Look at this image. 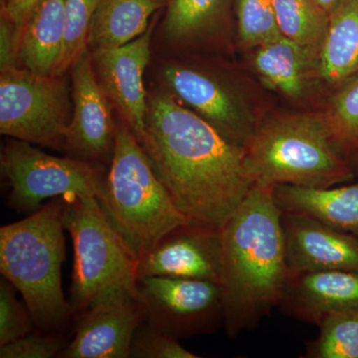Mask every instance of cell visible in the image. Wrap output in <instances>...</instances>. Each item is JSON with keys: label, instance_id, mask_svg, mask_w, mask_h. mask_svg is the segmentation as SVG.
Instances as JSON below:
<instances>
[{"label": "cell", "instance_id": "7", "mask_svg": "<svg viewBox=\"0 0 358 358\" xmlns=\"http://www.w3.org/2000/svg\"><path fill=\"white\" fill-rule=\"evenodd\" d=\"M1 171L10 185L9 206L29 214L48 199L91 195L100 199L107 178L98 162L53 157L20 140L8 141L4 147Z\"/></svg>", "mask_w": 358, "mask_h": 358}, {"label": "cell", "instance_id": "11", "mask_svg": "<svg viewBox=\"0 0 358 358\" xmlns=\"http://www.w3.org/2000/svg\"><path fill=\"white\" fill-rule=\"evenodd\" d=\"M162 77L173 96L211 124L224 138L244 148L255 129L243 103L211 74L188 66L171 64Z\"/></svg>", "mask_w": 358, "mask_h": 358}, {"label": "cell", "instance_id": "3", "mask_svg": "<svg viewBox=\"0 0 358 358\" xmlns=\"http://www.w3.org/2000/svg\"><path fill=\"white\" fill-rule=\"evenodd\" d=\"M64 197L0 228V272L22 296L35 326L56 331L75 317L61 282L65 259Z\"/></svg>", "mask_w": 358, "mask_h": 358}, {"label": "cell", "instance_id": "32", "mask_svg": "<svg viewBox=\"0 0 358 358\" xmlns=\"http://www.w3.org/2000/svg\"><path fill=\"white\" fill-rule=\"evenodd\" d=\"M38 0H8L1 13H6L23 33L26 22Z\"/></svg>", "mask_w": 358, "mask_h": 358}, {"label": "cell", "instance_id": "26", "mask_svg": "<svg viewBox=\"0 0 358 358\" xmlns=\"http://www.w3.org/2000/svg\"><path fill=\"white\" fill-rule=\"evenodd\" d=\"M101 0H66L62 47L54 76L63 74L88 50L90 27Z\"/></svg>", "mask_w": 358, "mask_h": 358}, {"label": "cell", "instance_id": "22", "mask_svg": "<svg viewBox=\"0 0 358 358\" xmlns=\"http://www.w3.org/2000/svg\"><path fill=\"white\" fill-rule=\"evenodd\" d=\"M272 3L282 36L307 49L317 60L329 14L313 0H272Z\"/></svg>", "mask_w": 358, "mask_h": 358}, {"label": "cell", "instance_id": "17", "mask_svg": "<svg viewBox=\"0 0 358 358\" xmlns=\"http://www.w3.org/2000/svg\"><path fill=\"white\" fill-rule=\"evenodd\" d=\"M282 213L303 214L358 237V182L329 188L275 186Z\"/></svg>", "mask_w": 358, "mask_h": 358}, {"label": "cell", "instance_id": "23", "mask_svg": "<svg viewBox=\"0 0 358 358\" xmlns=\"http://www.w3.org/2000/svg\"><path fill=\"white\" fill-rule=\"evenodd\" d=\"M229 0H169L164 32L174 42H187L211 32L222 20Z\"/></svg>", "mask_w": 358, "mask_h": 358}, {"label": "cell", "instance_id": "21", "mask_svg": "<svg viewBox=\"0 0 358 358\" xmlns=\"http://www.w3.org/2000/svg\"><path fill=\"white\" fill-rule=\"evenodd\" d=\"M313 59L310 51L282 35L258 47L254 64L268 86L291 98H301Z\"/></svg>", "mask_w": 358, "mask_h": 358}, {"label": "cell", "instance_id": "29", "mask_svg": "<svg viewBox=\"0 0 358 358\" xmlns=\"http://www.w3.org/2000/svg\"><path fill=\"white\" fill-rule=\"evenodd\" d=\"M131 357L134 358H199L185 350L178 339L171 338L143 322L134 334Z\"/></svg>", "mask_w": 358, "mask_h": 358}, {"label": "cell", "instance_id": "1", "mask_svg": "<svg viewBox=\"0 0 358 358\" xmlns=\"http://www.w3.org/2000/svg\"><path fill=\"white\" fill-rule=\"evenodd\" d=\"M155 173L190 223L221 229L253 186L243 148L169 93L148 98L138 138Z\"/></svg>", "mask_w": 358, "mask_h": 358}, {"label": "cell", "instance_id": "25", "mask_svg": "<svg viewBox=\"0 0 358 358\" xmlns=\"http://www.w3.org/2000/svg\"><path fill=\"white\" fill-rule=\"evenodd\" d=\"M317 338L306 346L307 358H358V312L331 313L320 322Z\"/></svg>", "mask_w": 358, "mask_h": 358}, {"label": "cell", "instance_id": "12", "mask_svg": "<svg viewBox=\"0 0 358 358\" xmlns=\"http://www.w3.org/2000/svg\"><path fill=\"white\" fill-rule=\"evenodd\" d=\"M154 25L134 41L91 53L101 86L136 138L145 129L148 96L143 74L150 62Z\"/></svg>", "mask_w": 358, "mask_h": 358}, {"label": "cell", "instance_id": "27", "mask_svg": "<svg viewBox=\"0 0 358 358\" xmlns=\"http://www.w3.org/2000/svg\"><path fill=\"white\" fill-rule=\"evenodd\" d=\"M237 17L244 47H260L282 36L272 0H238Z\"/></svg>", "mask_w": 358, "mask_h": 358}, {"label": "cell", "instance_id": "20", "mask_svg": "<svg viewBox=\"0 0 358 358\" xmlns=\"http://www.w3.org/2000/svg\"><path fill=\"white\" fill-rule=\"evenodd\" d=\"M66 0H38L23 31L20 61L23 67L52 75L57 63L64 31Z\"/></svg>", "mask_w": 358, "mask_h": 358}, {"label": "cell", "instance_id": "4", "mask_svg": "<svg viewBox=\"0 0 358 358\" xmlns=\"http://www.w3.org/2000/svg\"><path fill=\"white\" fill-rule=\"evenodd\" d=\"M247 173L258 185L329 188L355 173L338 152L322 115L270 117L255 127L243 148Z\"/></svg>", "mask_w": 358, "mask_h": 358}, {"label": "cell", "instance_id": "28", "mask_svg": "<svg viewBox=\"0 0 358 358\" xmlns=\"http://www.w3.org/2000/svg\"><path fill=\"white\" fill-rule=\"evenodd\" d=\"M16 289L6 279L0 282V345L32 333L33 319L25 303L16 298Z\"/></svg>", "mask_w": 358, "mask_h": 358}, {"label": "cell", "instance_id": "35", "mask_svg": "<svg viewBox=\"0 0 358 358\" xmlns=\"http://www.w3.org/2000/svg\"><path fill=\"white\" fill-rule=\"evenodd\" d=\"M7 1H8V0H0V4H1V9L6 7Z\"/></svg>", "mask_w": 358, "mask_h": 358}, {"label": "cell", "instance_id": "19", "mask_svg": "<svg viewBox=\"0 0 358 358\" xmlns=\"http://www.w3.org/2000/svg\"><path fill=\"white\" fill-rule=\"evenodd\" d=\"M169 0H101L88 36V50L117 48L141 36L152 14Z\"/></svg>", "mask_w": 358, "mask_h": 358}, {"label": "cell", "instance_id": "10", "mask_svg": "<svg viewBox=\"0 0 358 358\" xmlns=\"http://www.w3.org/2000/svg\"><path fill=\"white\" fill-rule=\"evenodd\" d=\"M73 114L64 148L70 157L86 162L112 160L117 124L109 98L96 78L91 52L86 50L72 66Z\"/></svg>", "mask_w": 358, "mask_h": 358}, {"label": "cell", "instance_id": "9", "mask_svg": "<svg viewBox=\"0 0 358 358\" xmlns=\"http://www.w3.org/2000/svg\"><path fill=\"white\" fill-rule=\"evenodd\" d=\"M138 289L145 322L178 341L224 326L222 294L216 282L147 277L138 279Z\"/></svg>", "mask_w": 358, "mask_h": 358}, {"label": "cell", "instance_id": "34", "mask_svg": "<svg viewBox=\"0 0 358 358\" xmlns=\"http://www.w3.org/2000/svg\"><path fill=\"white\" fill-rule=\"evenodd\" d=\"M350 162V166L352 167L353 171L357 174L358 173V152L357 155H353L352 159L348 160Z\"/></svg>", "mask_w": 358, "mask_h": 358}, {"label": "cell", "instance_id": "6", "mask_svg": "<svg viewBox=\"0 0 358 358\" xmlns=\"http://www.w3.org/2000/svg\"><path fill=\"white\" fill-rule=\"evenodd\" d=\"M63 223L74 248L70 305L84 312L106 301L138 300V261L91 195H66Z\"/></svg>", "mask_w": 358, "mask_h": 358}, {"label": "cell", "instance_id": "24", "mask_svg": "<svg viewBox=\"0 0 358 358\" xmlns=\"http://www.w3.org/2000/svg\"><path fill=\"white\" fill-rule=\"evenodd\" d=\"M322 117L334 145L350 160L358 152V75L336 88Z\"/></svg>", "mask_w": 358, "mask_h": 358}, {"label": "cell", "instance_id": "2", "mask_svg": "<svg viewBox=\"0 0 358 358\" xmlns=\"http://www.w3.org/2000/svg\"><path fill=\"white\" fill-rule=\"evenodd\" d=\"M274 189L254 183L220 229L219 286L230 338L255 329L279 306L291 273Z\"/></svg>", "mask_w": 358, "mask_h": 358}, {"label": "cell", "instance_id": "15", "mask_svg": "<svg viewBox=\"0 0 358 358\" xmlns=\"http://www.w3.org/2000/svg\"><path fill=\"white\" fill-rule=\"evenodd\" d=\"M282 223L292 273L343 271L358 274V237L303 214L282 213Z\"/></svg>", "mask_w": 358, "mask_h": 358}, {"label": "cell", "instance_id": "14", "mask_svg": "<svg viewBox=\"0 0 358 358\" xmlns=\"http://www.w3.org/2000/svg\"><path fill=\"white\" fill-rule=\"evenodd\" d=\"M145 320L140 300L98 303L75 315L74 336L58 357H131L134 334Z\"/></svg>", "mask_w": 358, "mask_h": 358}, {"label": "cell", "instance_id": "33", "mask_svg": "<svg viewBox=\"0 0 358 358\" xmlns=\"http://www.w3.org/2000/svg\"><path fill=\"white\" fill-rule=\"evenodd\" d=\"M313 1H315L322 10L329 14V13L333 10L334 7L336 6V3H338V0H313Z\"/></svg>", "mask_w": 358, "mask_h": 358}, {"label": "cell", "instance_id": "30", "mask_svg": "<svg viewBox=\"0 0 358 358\" xmlns=\"http://www.w3.org/2000/svg\"><path fill=\"white\" fill-rule=\"evenodd\" d=\"M64 336L56 331L30 333L0 345L1 358H51L59 357L66 348Z\"/></svg>", "mask_w": 358, "mask_h": 358}, {"label": "cell", "instance_id": "13", "mask_svg": "<svg viewBox=\"0 0 358 358\" xmlns=\"http://www.w3.org/2000/svg\"><path fill=\"white\" fill-rule=\"evenodd\" d=\"M220 229L186 223L169 232L138 265V279L182 278L219 285Z\"/></svg>", "mask_w": 358, "mask_h": 358}, {"label": "cell", "instance_id": "18", "mask_svg": "<svg viewBox=\"0 0 358 358\" xmlns=\"http://www.w3.org/2000/svg\"><path fill=\"white\" fill-rule=\"evenodd\" d=\"M317 73L338 87L358 75V0H338L317 60Z\"/></svg>", "mask_w": 358, "mask_h": 358}, {"label": "cell", "instance_id": "5", "mask_svg": "<svg viewBox=\"0 0 358 358\" xmlns=\"http://www.w3.org/2000/svg\"><path fill=\"white\" fill-rule=\"evenodd\" d=\"M101 207L140 262L169 232L189 222L155 173L138 138L117 124Z\"/></svg>", "mask_w": 358, "mask_h": 358}, {"label": "cell", "instance_id": "31", "mask_svg": "<svg viewBox=\"0 0 358 358\" xmlns=\"http://www.w3.org/2000/svg\"><path fill=\"white\" fill-rule=\"evenodd\" d=\"M23 33L6 13L0 16V72L18 67Z\"/></svg>", "mask_w": 358, "mask_h": 358}, {"label": "cell", "instance_id": "8", "mask_svg": "<svg viewBox=\"0 0 358 358\" xmlns=\"http://www.w3.org/2000/svg\"><path fill=\"white\" fill-rule=\"evenodd\" d=\"M0 75V131L15 140L64 148L73 114L62 76L41 75L22 67Z\"/></svg>", "mask_w": 358, "mask_h": 358}, {"label": "cell", "instance_id": "16", "mask_svg": "<svg viewBox=\"0 0 358 358\" xmlns=\"http://www.w3.org/2000/svg\"><path fill=\"white\" fill-rule=\"evenodd\" d=\"M280 310L294 319L317 324L341 312H358V274L343 271L289 273Z\"/></svg>", "mask_w": 358, "mask_h": 358}]
</instances>
